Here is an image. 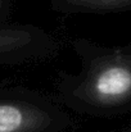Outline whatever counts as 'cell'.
<instances>
[{"label":"cell","instance_id":"4","mask_svg":"<svg viewBox=\"0 0 131 132\" xmlns=\"http://www.w3.org/2000/svg\"><path fill=\"white\" fill-rule=\"evenodd\" d=\"M71 4L82 6V8H93V9H103V8H113L120 6L131 0H68Z\"/></svg>","mask_w":131,"mask_h":132},{"label":"cell","instance_id":"1","mask_svg":"<svg viewBox=\"0 0 131 132\" xmlns=\"http://www.w3.org/2000/svg\"><path fill=\"white\" fill-rule=\"evenodd\" d=\"M84 92L99 106H120L131 101V51H120L100 60L90 71Z\"/></svg>","mask_w":131,"mask_h":132},{"label":"cell","instance_id":"5","mask_svg":"<svg viewBox=\"0 0 131 132\" xmlns=\"http://www.w3.org/2000/svg\"><path fill=\"white\" fill-rule=\"evenodd\" d=\"M1 4H3V0H0V9H1Z\"/></svg>","mask_w":131,"mask_h":132},{"label":"cell","instance_id":"3","mask_svg":"<svg viewBox=\"0 0 131 132\" xmlns=\"http://www.w3.org/2000/svg\"><path fill=\"white\" fill-rule=\"evenodd\" d=\"M31 36L23 31H0V53L16 47H21L30 41Z\"/></svg>","mask_w":131,"mask_h":132},{"label":"cell","instance_id":"2","mask_svg":"<svg viewBox=\"0 0 131 132\" xmlns=\"http://www.w3.org/2000/svg\"><path fill=\"white\" fill-rule=\"evenodd\" d=\"M49 123V117L36 108L0 103V132H34Z\"/></svg>","mask_w":131,"mask_h":132}]
</instances>
